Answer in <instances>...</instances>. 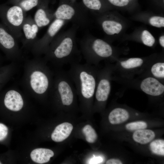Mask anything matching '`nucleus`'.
<instances>
[{
  "instance_id": "obj_20",
  "label": "nucleus",
  "mask_w": 164,
  "mask_h": 164,
  "mask_svg": "<svg viewBox=\"0 0 164 164\" xmlns=\"http://www.w3.org/2000/svg\"><path fill=\"white\" fill-rule=\"evenodd\" d=\"M147 68L150 76L154 77L163 82L164 80V62L158 61L151 64H147L145 67Z\"/></svg>"
},
{
  "instance_id": "obj_21",
  "label": "nucleus",
  "mask_w": 164,
  "mask_h": 164,
  "mask_svg": "<svg viewBox=\"0 0 164 164\" xmlns=\"http://www.w3.org/2000/svg\"><path fill=\"white\" fill-rule=\"evenodd\" d=\"M82 4L88 11H101L105 9L106 5L105 0H82Z\"/></svg>"
},
{
  "instance_id": "obj_34",
  "label": "nucleus",
  "mask_w": 164,
  "mask_h": 164,
  "mask_svg": "<svg viewBox=\"0 0 164 164\" xmlns=\"http://www.w3.org/2000/svg\"><path fill=\"white\" fill-rule=\"evenodd\" d=\"M128 0L129 1V2H130V1H131L132 0Z\"/></svg>"
},
{
  "instance_id": "obj_28",
  "label": "nucleus",
  "mask_w": 164,
  "mask_h": 164,
  "mask_svg": "<svg viewBox=\"0 0 164 164\" xmlns=\"http://www.w3.org/2000/svg\"><path fill=\"white\" fill-rule=\"evenodd\" d=\"M110 4L119 7H123L127 5L129 2L128 0H106Z\"/></svg>"
},
{
  "instance_id": "obj_17",
  "label": "nucleus",
  "mask_w": 164,
  "mask_h": 164,
  "mask_svg": "<svg viewBox=\"0 0 164 164\" xmlns=\"http://www.w3.org/2000/svg\"><path fill=\"white\" fill-rule=\"evenodd\" d=\"M129 116V113L126 109L117 108L111 111L109 115L108 119L112 124H118L126 121Z\"/></svg>"
},
{
  "instance_id": "obj_29",
  "label": "nucleus",
  "mask_w": 164,
  "mask_h": 164,
  "mask_svg": "<svg viewBox=\"0 0 164 164\" xmlns=\"http://www.w3.org/2000/svg\"><path fill=\"white\" fill-rule=\"evenodd\" d=\"M8 132V128L4 124L0 123V141L4 139L6 136Z\"/></svg>"
},
{
  "instance_id": "obj_15",
  "label": "nucleus",
  "mask_w": 164,
  "mask_h": 164,
  "mask_svg": "<svg viewBox=\"0 0 164 164\" xmlns=\"http://www.w3.org/2000/svg\"><path fill=\"white\" fill-rule=\"evenodd\" d=\"M17 62H11L0 67V90L11 80L17 69Z\"/></svg>"
},
{
  "instance_id": "obj_5",
  "label": "nucleus",
  "mask_w": 164,
  "mask_h": 164,
  "mask_svg": "<svg viewBox=\"0 0 164 164\" xmlns=\"http://www.w3.org/2000/svg\"><path fill=\"white\" fill-rule=\"evenodd\" d=\"M26 17V12L19 6L0 7L1 23L18 40L22 39V27Z\"/></svg>"
},
{
  "instance_id": "obj_25",
  "label": "nucleus",
  "mask_w": 164,
  "mask_h": 164,
  "mask_svg": "<svg viewBox=\"0 0 164 164\" xmlns=\"http://www.w3.org/2000/svg\"><path fill=\"white\" fill-rule=\"evenodd\" d=\"M141 39L144 45L149 47L152 46L155 41L154 37L147 30H144L142 32L141 35Z\"/></svg>"
},
{
  "instance_id": "obj_7",
  "label": "nucleus",
  "mask_w": 164,
  "mask_h": 164,
  "mask_svg": "<svg viewBox=\"0 0 164 164\" xmlns=\"http://www.w3.org/2000/svg\"><path fill=\"white\" fill-rule=\"evenodd\" d=\"M68 22L55 19L49 25L44 35L41 38L38 39L31 51L35 56L44 54L49 45L62 27Z\"/></svg>"
},
{
  "instance_id": "obj_22",
  "label": "nucleus",
  "mask_w": 164,
  "mask_h": 164,
  "mask_svg": "<svg viewBox=\"0 0 164 164\" xmlns=\"http://www.w3.org/2000/svg\"><path fill=\"white\" fill-rule=\"evenodd\" d=\"M150 148L153 153L159 155L164 156V140L158 139L152 141L150 144Z\"/></svg>"
},
{
  "instance_id": "obj_24",
  "label": "nucleus",
  "mask_w": 164,
  "mask_h": 164,
  "mask_svg": "<svg viewBox=\"0 0 164 164\" xmlns=\"http://www.w3.org/2000/svg\"><path fill=\"white\" fill-rule=\"evenodd\" d=\"M18 5L25 12L29 11L37 6L39 0H20L17 2Z\"/></svg>"
},
{
  "instance_id": "obj_2",
  "label": "nucleus",
  "mask_w": 164,
  "mask_h": 164,
  "mask_svg": "<svg viewBox=\"0 0 164 164\" xmlns=\"http://www.w3.org/2000/svg\"><path fill=\"white\" fill-rule=\"evenodd\" d=\"M44 58L35 56L24 64L22 83L25 90L35 95L43 96L51 92L54 73Z\"/></svg>"
},
{
  "instance_id": "obj_33",
  "label": "nucleus",
  "mask_w": 164,
  "mask_h": 164,
  "mask_svg": "<svg viewBox=\"0 0 164 164\" xmlns=\"http://www.w3.org/2000/svg\"><path fill=\"white\" fill-rule=\"evenodd\" d=\"M3 61V59L1 55L0 54V67L2 65V62Z\"/></svg>"
},
{
  "instance_id": "obj_35",
  "label": "nucleus",
  "mask_w": 164,
  "mask_h": 164,
  "mask_svg": "<svg viewBox=\"0 0 164 164\" xmlns=\"http://www.w3.org/2000/svg\"><path fill=\"white\" fill-rule=\"evenodd\" d=\"M72 1H75V0H71Z\"/></svg>"
},
{
  "instance_id": "obj_13",
  "label": "nucleus",
  "mask_w": 164,
  "mask_h": 164,
  "mask_svg": "<svg viewBox=\"0 0 164 164\" xmlns=\"http://www.w3.org/2000/svg\"><path fill=\"white\" fill-rule=\"evenodd\" d=\"M55 19L54 12L49 9L45 4L38 9L33 18L39 28L49 25Z\"/></svg>"
},
{
  "instance_id": "obj_27",
  "label": "nucleus",
  "mask_w": 164,
  "mask_h": 164,
  "mask_svg": "<svg viewBox=\"0 0 164 164\" xmlns=\"http://www.w3.org/2000/svg\"><path fill=\"white\" fill-rule=\"evenodd\" d=\"M150 24L153 26L160 28L164 26V17L159 16H154L149 20Z\"/></svg>"
},
{
  "instance_id": "obj_36",
  "label": "nucleus",
  "mask_w": 164,
  "mask_h": 164,
  "mask_svg": "<svg viewBox=\"0 0 164 164\" xmlns=\"http://www.w3.org/2000/svg\"><path fill=\"white\" fill-rule=\"evenodd\" d=\"M2 164V163L0 161V164Z\"/></svg>"
},
{
  "instance_id": "obj_3",
  "label": "nucleus",
  "mask_w": 164,
  "mask_h": 164,
  "mask_svg": "<svg viewBox=\"0 0 164 164\" xmlns=\"http://www.w3.org/2000/svg\"><path fill=\"white\" fill-rule=\"evenodd\" d=\"M80 50L86 63L96 66L103 60L111 57L112 46L105 41L90 35L85 36L80 42Z\"/></svg>"
},
{
  "instance_id": "obj_6",
  "label": "nucleus",
  "mask_w": 164,
  "mask_h": 164,
  "mask_svg": "<svg viewBox=\"0 0 164 164\" xmlns=\"http://www.w3.org/2000/svg\"><path fill=\"white\" fill-rule=\"evenodd\" d=\"M18 40L2 25L0 21V50L11 62H17L23 59Z\"/></svg>"
},
{
  "instance_id": "obj_12",
  "label": "nucleus",
  "mask_w": 164,
  "mask_h": 164,
  "mask_svg": "<svg viewBox=\"0 0 164 164\" xmlns=\"http://www.w3.org/2000/svg\"><path fill=\"white\" fill-rule=\"evenodd\" d=\"M146 65L142 59L133 57L119 61L113 67L114 69L118 70L123 76H126V75L128 76L131 73L138 72V70H143Z\"/></svg>"
},
{
  "instance_id": "obj_23",
  "label": "nucleus",
  "mask_w": 164,
  "mask_h": 164,
  "mask_svg": "<svg viewBox=\"0 0 164 164\" xmlns=\"http://www.w3.org/2000/svg\"><path fill=\"white\" fill-rule=\"evenodd\" d=\"M82 132L84 134L86 140L90 143H94L97 138V135L94 129L89 125H85Z\"/></svg>"
},
{
  "instance_id": "obj_11",
  "label": "nucleus",
  "mask_w": 164,
  "mask_h": 164,
  "mask_svg": "<svg viewBox=\"0 0 164 164\" xmlns=\"http://www.w3.org/2000/svg\"><path fill=\"white\" fill-rule=\"evenodd\" d=\"M139 89L149 95L157 97L162 95L164 92V85L156 78L146 76L139 82Z\"/></svg>"
},
{
  "instance_id": "obj_30",
  "label": "nucleus",
  "mask_w": 164,
  "mask_h": 164,
  "mask_svg": "<svg viewBox=\"0 0 164 164\" xmlns=\"http://www.w3.org/2000/svg\"><path fill=\"white\" fill-rule=\"evenodd\" d=\"M107 164H122V162L119 159H112L108 160L106 162Z\"/></svg>"
},
{
  "instance_id": "obj_16",
  "label": "nucleus",
  "mask_w": 164,
  "mask_h": 164,
  "mask_svg": "<svg viewBox=\"0 0 164 164\" xmlns=\"http://www.w3.org/2000/svg\"><path fill=\"white\" fill-rule=\"evenodd\" d=\"M53 155L54 153L52 150L45 148L35 149L30 153V157L32 160L39 164L48 162L50 158Z\"/></svg>"
},
{
  "instance_id": "obj_10",
  "label": "nucleus",
  "mask_w": 164,
  "mask_h": 164,
  "mask_svg": "<svg viewBox=\"0 0 164 164\" xmlns=\"http://www.w3.org/2000/svg\"><path fill=\"white\" fill-rule=\"evenodd\" d=\"M3 103L5 107L9 110L18 111L23 107L24 102L22 94L19 89L15 87L5 90Z\"/></svg>"
},
{
  "instance_id": "obj_1",
  "label": "nucleus",
  "mask_w": 164,
  "mask_h": 164,
  "mask_svg": "<svg viewBox=\"0 0 164 164\" xmlns=\"http://www.w3.org/2000/svg\"><path fill=\"white\" fill-rule=\"evenodd\" d=\"M78 28L73 24L67 30L56 35L44 54L43 58L47 62L58 67L65 64L79 63L81 53L76 38Z\"/></svg>"
},
{
  "instance_id": "obj_9",
  "label": "nucleus",
  "mask_w": 164,
  "mask_h": 164,
  "mask_svg": "<svg viewBox=\"0 0 164 164\" xmlns=\"http://www.w3.org/2000/svg\"><path fill=\"white\" fill-rule=\"evenodd\" d=\"M39 29L31 16L26 17L22 27L23 36L21 41L22 48L31 50L38 39L37 36Z\"/></svg>"
},
{
  "instance_id": "obj_31",
  "label": "nucleus",
  "mask_w": 164,
  "mask_h": 164,
  "mask_svg": "<svg viewBox=\"0 0 164 164\" xmlns=\"http://www.w3.org/2000/svg\"><path fill=\"white\" fill-rule=\"evenodd\" d=\"M102 161V159L100 157H97L94 158L90 160V164H97L101 162Z\"/></svg>"
},
{
  "instance_id": "obj_18",
  "label": "nucleus",
  "mask_w": 164,
  "mask_h": 164,
  "mask_svg": "<svg viewBox=\"0 0 164 164\" xmlns=\"http://www.w3.org/2000/svg\"><path fill=\"white\" fill-rule=\"evenodd\" d=\"M101 20V26L103 30L106 34L112 35L120 32L122 29V26L120 23L106 17H104Z\"/></svg>"
},
{
  "instance_id": "obj_8",
  "label": "nucleus",
  "mask_w": 164,
  "mask_h": 164,
  "mask_svg": "<svg viewBox=\"0 0 164 164\" xmlns=\"http://www.w3.org/2000/svg\"><path fill=\"white\" fill-rule=\"evenodd\" d=\"M114 71L113 66L111 64H106L102 69L98 70L94 94L98 102H104L107 100L111 90Z\"/></svg>"
},
{
  "instance_id": "obj_4",
  "label": "nucleus",
  "mask_w": 164,
  "mask_h": 164,
  "mask_svg": "<svg viewBox=\"0 0 164 164\" xmlns=\"http://www.w3.org/2000/svg\"><path fill=\"white\" fill-rule=\"evenodd\" d=\"M55 12V19L70 22L79 28H85L90 25L88 11L82 4L71 0H60Z\"/></svg>"
},
{
  "instance_id": "obj_32",
  "label": "nucleus",
  "mask_w": 164,
  "mask_h": 164,
  "mask_svg": "<svg viewBox=\"0 0 164 164\" xmlns=\"http://www.w3.org/2000/svg\"><path fill=\"white\" fill-rule=\"evenodd\" d=\"M159 42L161 46L163 47H164V36H162L159 39Z\"/></svg>"
},
{
  "instance_id": "obj_26",
  "label": "nucleus",
  "mask_w": 164,
  "mask_h": 164,
  "mask_svg": "<svg viewBox=\"0 0 164 164\" xmlns=\"http://www.w3.org/2000/svg\"><path fill=\"white\" fill-rule=\"evenodd\" d=\"M147 126V123L142 121L133 122L126 125V128L130 131H136L146 128Z\"/></svg>"
},
{
  "instance_id": "obj_19",
  "label": "nucleus",
  "mask_w": 164,
  "mask_h": 164,
  "mask_svg": "<svg viewBox=\"0 0 164 164\" xmlns=\"http://www.w3.org/2000/svg\"><path fill=\"white\" fill-rule=\"evenodd\" d=\"M154 132L149 129H142L135 131L133 135V140L142 144L148 143L155 138Z\"/></svg>"
},
{
  "instance_id": "obj_14",
  "label": "nucleus",
  "mask_w": 164,
  "mask_h": 164,
  "mask_svg": "<svg viewBox=\"0 0 164 164\" xmlns=\"http://www.w3.org/2000/svg\"><path fill=\"white\" fill-rule=\"evenodd\" d=\"M73 126L71 124L65 122L57 125L51 134L53 140L56 142H62L67 138L71 134Z\"/></svg>"
}]
</instances>
